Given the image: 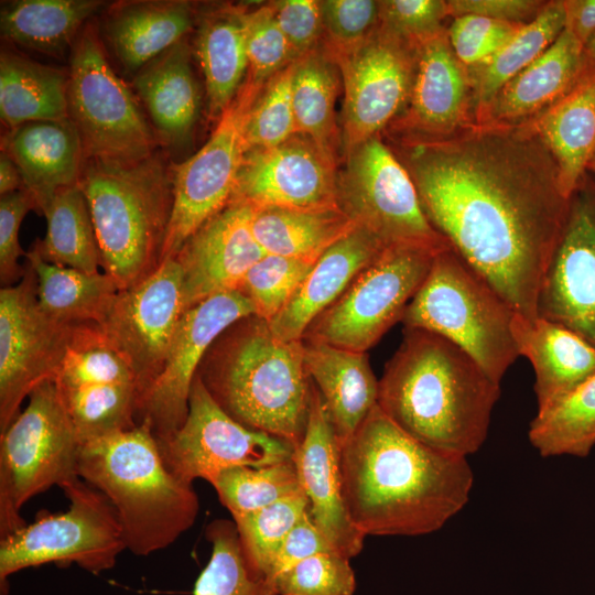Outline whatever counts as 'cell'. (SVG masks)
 Here are the masks:
<instances>
[{
    "instance_id": "obj_1",
    "label": "cell",
    "mask_w": 595,
    "mask_h": 595,
    "mask_svg": "<svg viewBox=\"0 0 595 595\" xmlns=\"http://www.w3.org/2000/svg\"><path fill=\"white\" fill-rule=\"evenodd\" d=\"M434 230L520 315L537 317L569 206L558 164L530 123H474L394 139Z\"/></svg>"
},
{
    "instance_id": "obj_2",
    "label": "cell",
    "mask_w": 595,
    "mask_h": 595,
    "mask_svg": "<svg viewBox=\"0 0 595 595\" xmlns=\"http://www.w3.org/2000/svg\"><path fill=\"white\" fill-rule=\"evenodd\" d=\"M339 445L343 496L365 536H423L468 501L474 475L466 456L412 437L378 407Z\"/></svg>"
},
{
    "instance_id": "obj_3",
    "label": "cell",
    "mask_w": 595,
    "mask_h": 595,
    "mask_svg": "<svg viewBox=\"0 0 595 595\" xmlns=\"http://www.w3.org/2000/svg\"><path fill=\"white\" fill-rule=\"evenodd\" d=\"M405 332L379 380L377 404L418 441L467 457L487 437L500 385L445 337Z\"/></svg>"
},
{
    "instance_id": "obj_4",
    "label": "cell",
    "mask_w": 595,
    "mask_h": 595,
    "mask_svg": "<svg viewBox=\"0 0 595 595\" xmlns=\"http://www.w3.org/2000/svg\"><path fill=\"white\" fill-rule=\"evenodd\" d=\"M197 375L237 422L295 447L303 440L313 390L303 340H283L267 321L250 315L214 342Z\"/></svg>"
},
{
    "instance_id": "obj_5",
    "label": "cell",
    "mask_w": 595,
    "mask_h": 595,
    "mask_svg": "<svg viewBox=\"0 0 595 595\" xmlns=\"http://www.w3.org/2000/svg\"><path fill=\"white\" fill-rule=\"evenodd\" d=\"M77 467L79 477L111 502L134 555L170 547L199 512L193 485L165 466L148 421L82 443Z\"/></svg>"
},
{
    "instance_id": "obj_6",
    "label": "cell",
    "mask_w": 595,
    "mask_h": 595,
    "mask_svg": "<svg viewBox=\"0 0 595 595\" xmlns=\"http://www.w3.org/2000/svg\"><path fill=\"white\" fill-rule=\"evenodd\" d=\"M172 166L158 153L136 162L86 159L78 181L90 212L104 272L120 290L160 264L172 209Z\"/></svg>"
},
{
    "instance_id": "obj_7",
    "label": "cell",
    "mask_w": 595,
    "mask_h": 595,
    "mask_svg": "<svg viewBox=\"0 0 595 595\" xmlns=\"http://www.w3.org/2000/svg\"><path fill=\"white\" fill-rule=\"evenodd\" d=\"M517 312L450 245L437 252L401 321L405 328L445 337L496 383L519 357L512 334Z\"/></svg>"
},
{
    "instance_id": "obj_8",
    "label": "cell",
    "mask_w": 595,
    "mask_h": 595,
    "mask_svg": "<svg viewBox=\"0 0 595 595\" xmlns=\"http://www.w3.org/2000/svg\"><path fill=\"white\" fill-rule=\"evenodd\" d=\"M0 437V536L23 528L21 507L79 477L80 442L53 380L37 386Z\"/></svg>"
},
{
    "instance_id": "obj_9",
    "label": "cell",
    "mask_w": 595,
    "mask_h": 595,
    "mask_svg": "<svg viewBox=\"0 0 595 595\" xmlns=\"http://www.w3.org/2000/svg\"><path fill=\"white\" fill-rule=\"evenodd\" d=\"M67 110L84 160L136 162L156 153L154 129L132 90L110 66L93 25H87L72 46Z\"/></svg>"
},
{
    "instance_id": "obj_10",
    "label": "cell",
    "mask_w": 595,
    "mask_h": 595,
    "mask_svg": "<svg viewBox=\"0 0 595 595\" xmlns=\"http://www.w3.org/2000/svg\"><path fill=\"white\" fill-rule=\"evenodd\" d=\"M68 510L37 518L0 541L1 593L10 575L47 563H75L99 574L115 566L127 549L117 512L108 498L80 477L62 487Z\"/></svg>"
},
{
    "instance_id": "obj_11",
    "label": "cell",
    "mask_w": 595,
    "mask_h": 595,
    "mask_svg": "<svg viewBox=\"0 0 595 595\" xmlns=\"http://www.w3.org/2000/svg\"><path fill=\"white\" fill-rule=\"evenodd\" d=\"M448 245L402 244L387 247L318 315L303 338L366 353L399 320L439 251Z\"/></svg>"
},
{
    "instance_id": "obj_12",
    "label": "cell",
    "mask_w": 595,
    "mask_h": 595,
    "mask_svg": "<svg viewBox=\"0 0 595 595\" xmlns=\"http://www.w3.org/2000/svg\"><path fill=\"white\" fill-rule=\"evenodd\" d=\"M263 85L246 77L207 142L174 166L172 209L160 263L174 258L184 244L231 201L248 151L245 138L247 119Z\"/></svg>"
},
{
    "instance_id": "obj_13",
    "label": "cell",
    "mask_w": 595,
    "mask_h": 595,
    "mask_svg": "<svg viewBox=\"0 0 595 595\" xmlns=\"http://www.w3.org/2000/svg\"><path fill=\"white\" fill-rule=\"evenodd\" d=\"M325 46L342 77L344 102L339 131L345 156L360 143L379 136L403 111L414 76L416 43L378 24L358 43Z\"/></svg>"
},
{
    "instance_id": "obj_14",
    "label": "cell",
    "mask_w": 595,
    "mask_h": 595,
    "mask_svg": "<svg viewBox=\"0 0 595 595\" xmlns=\"http://www.w3.org/2000/svg\"><path fill=\"white\" fill-rule=\"evenodd\" d=\"M345 159L338 171L337 204L356 225L386 247L447 244L424 215L409 172L379 136L354 148Z\"/></svg>"
},
{
    "instance_id": "obj_15",
    "label": "cell",
    "mask_w": 595,
    "mask_h": 595,
    "mask_svg": "<svg viewBox=\"0 0 595 595\" xmlns=\"http://www.w3.org/2000/svg\"><path fill=\"white\" fill-rule=\"evenodd\" d=\"M158 444L169 470L190 484L198 478L210 484L232 467L284 462L293 458L295 450L285 440L251 430L232 419L214 400L197 374L191 386L184 423Z\"/></svg>"
},
{
    "instance_id": "obj_16",
    "label": "cell",
    "mask_w": 595,
    "mask_h": 595,
    "mask_svg": "<svg viewBox=\"0 0 595 595\" xmlns=\"http://www.w3.org/2000/svg\"><path fill=\"white\" fill-rule=\"evenodd\" d=\"M74 325L61 324L40 307L29 267L21 281L0 291V433L41 383L54 380Z\"/></svg>"
},
{
    "instance_id": "obj_17",
    "label": "cell",
    "mask_w": 595,
    "mask_h": 595,
    "mask_svg": "<svg viewBox=\"0 0 595 595\" xmlns=\"http://www.w3.org/2000/svg\"><path fill=\"white\" fill-rule=\"evenodd\" d=\"M185 311L183 271L175 258H167L142 281L120 290L97 324L134 371L140 407L163 369Z\"/></svg>"
},
{
    "instance_id": "obj_18",
    "label": "cell",
    "mask_w": 595,
    "mask_h": 595,
    "mask_svg": "<svg viewBox=\"0 0 595 595\" xmlns=\"http://www.w3.org/2000/svg\"><path fill=\"white\" fill-rule=\"evenodd\" d=\"M250 315L255 307L240 290L212 295L184 312L163 369L139 411L140 422H149L158 442L184 423L193 379L210 346L228 327Z\"/></svg>"
},
{
    "instance_id": "obj_19",
    "label": "cell",
    "mask_w": 595,
    "mask_h": 595,
    "mask_svg": "<svg viewBox=\"0 0 595 595\" xmlns=\"http://www.w3.org/2000/svg\"><path fill=\"white\" fill-rule=\"evenodd\" d=\"M537 315L595 347V174L589 171L569 197L566 218L540 284Z\"/></svg>"
},
{
    "instance_id": "obj_20",
    "label": "cell",
    "mask_w": 595,
    "mask_h": 595,
    "mask_svg": "<svg viewBox=\"0 0 595 595\" xmlns=\"http://www.w3.org/2000/svg\"><path fill=\"white\" fill-rule=\"evenodd\" d=\"M337 159L295 133L268 149L246 152L231 199L252 207H338Z\"/></svg>"
},
{
    "instance_id": "obj_21",
    "label": "cell",
    "mask_w": 595,
    "mask_h": 595,
    "mask_svg": "<svg viewBox=\"0 0 595 595\" xmlns=\"http://www.w3.org/2000/svg\"><path fill=\"white\" fill-rule=\"evenodd\" d=\"M474 123L475 101L467 67L456 56L446 28L416 43L410 96L389 126L391 137L441 139Z\"/></svg>"
},
{
    "instance_id": "obj_22",
    "label": "cell",
    "mask_w": 595,
    "mask_h": 595,
    "mask_svg": "<svg viewBox=\"0 0 595 595\" xmlns=\"http://www.w3.org/2000/svg\"><path fill=\"white\" fill-rule=\"evenodd\" d=\"M252 207L231 199L174 257L183 271L185 310L224 292L240 290L250 268L267 253L250 226Z\"/></svg>"
},
{
    "instance_id": "obj_23",
    "label": "cell",
    "mask_w": 595,
    "mask_h": 595,
    "mask_svg": "<svg viewBox=\"0 0 595 595\" xmlns=\"http://www.w3.org/2000/svg\"><path fill=\"white\" fill-rule=\"evenodd\" d=\"M293 462L317 528L336 552L348 559L357 556L366 536L347 511L338 440L327 407L314 383L305 434L294 450Z\"/></svg>"
},
{
    "instance_id": "obj_24",
    "label": "cell",
    "mask_w": 595,
    "mask_h": 595,
    "mask_svg": "<svg viewBox=\"0 0 595 595\" xmlns=\"http://www.w3.org/2000/svg\"><path fill=\"white\" fill-rule=\"evenodd\" d=\"M589 71L584 46L564 29L536 61L497 91L477 113L476 122H531L567 95Z\"/></svg>"
},
{
    "instance_id": "obj_25",
    "label": "cell",
    "mask_w": 595,
    "mask_h": 595,
    "mask_svg": "<svg viewBox=\"0 0 595 595\" xmlns=\"http://www.w3.org/2000/svg\"><path fill=\"white\" fill-rule=\"evenodd\" d=\"M386 248L372 232L356 225L322 253L293 298L268 322L272 333L283 340H302L313 321Z\"/></svg>"
},
{
    "instance_id": "obj_26",
    "label": "cell",
    "mask_w": 595,
    "mask_h": 595,
    "mask_svg": "<svg viewBox=\"0 0 595 595\" xmlns=\"http://www.w3.org/2000/svg\"><path fill=\"white\" fill-rule=\"evenodd\" d=\"M133 87L158 139L174 149L192 140L202 111V93L186 39L140 68Z\"/></svg>"
},
{
    "instance_id": "obj_27",
    "label": "cell",
    "mask_w": 595,
    "mask_h": 595,
    "mask_svg": "<svg viewBox=\"0 0 595 595\" xmlns=\"http://www.w3.org/2000/svg\"><path fill=\"white\" fill-rule=\"evenodd\" d=\"M1 151L17 164L23 187L34 197L40 213L57 192L78 184L84 154L68 118L9 129L1 139Z\"/></svg>"
},
{
    "instance_id": "obj_28",
    "label": "cell",
    "mask_w": 595,
    "mask_h": 595,
    "mask_svg": "<svg viewBox=\"0 0 595 595\" xmlns=\"http://www.w3.org/2000/svg\"><path fill=\"white\" fill-rule=\"evenodd\" d=\"M512 334L519 356L527 357L533 367L538 410L555 403L595 375V347L564 326L516 313Z\"/></svg>"
},
{
    "instance_id": "obj_29",
    "label": "cell",
    "mask_w": 595,
    "mask_h": 595,
    "mask_svg": "<svg viewBox=\"0 0 595 595\" xmlns=\"http://www.w3.org/2000/svg\"><path fill=\"white\" fill-rule=\"evenodd\" d=\"M302 340L306 371L323 397L338 443L344 442L377 405L379 380L366 353Z\"/></svg>"
},
{
    "instance_id": "obj_30",
    "label": "cell",
    "mask_w": 595,
    "mask_h": 595,
    "mask_svg": "<svg viewBox=\"0 0 595 595\" xmlns=\"http://www.w3.org/2000/svg\"><path fill=\"white\" fill-rule=\"evenodd\" d=\"M196 20V11L190 1L126 2L109 13L106 35L122 66L137 73L186 39Z\"/></svg>"
},
{
    "instance_id": "obj_31",
    "label": "cell",
    "mask_w": 595,
    "mask_h": 595,
    "mask_svg": "<svg viewBox=\"0 0 595 595\" xmlns=\"http://www.w3.org/2000/svg\"><path fill=\"white\" fill-rule=\"evenodd\" d=\"M554 158L567 197L595 152V69L560 101L528 122Z\"/></svg>"
},
{
    "instance_id": "obj_32",
    "label": "cell",
    "mask_w": 595,
    "mask_h": 595,
    "mask_svg": "<svg viewBox=\"0 0 595 595\" xmlns=\"http://www.w3.org/2000/svg\"><path fill=\"white\" fill-rule=\"evenodd\" d=\"M241 7L226 6L199 18L195 48L209 115L219 119L248 75V56Z\"/></svg>"
},
{
    "instance_id": "obj_33",
    "label": "cell",
    "mask_w": 595,
    "mask_h": 595,
    "mask_svg": "<svg viewBox=\"0 0 595 595\" xmlns=\"http://www.w3.org/2000/svg\"><path fill=\"white\" fill-rule=\"evenodd\" d=\"M250 226L267 255L315 263L356 224L339 207L300 209L269 206L252 207Z\"/></svg>"
},
{
    "instance_id": "obj_34",
    "label": "cell",
    "mask_w": 595,
    "mask_h": 595,
    "mask_svg": "<svg viewBox=\"0 0 595 595\" xmlns=\"http://www.w3.org/2000/svg\"><path fill=\"white\" fill-rule=\"evenodd\" d=\"M0 116L8 129L31 121L67 119V72L3 50Z\"/></svg>"
},
{
    "instance_id": "obj_35",
    "label": "cell",
    "mask_w": 595,
    "mask_h": 595,
    "mask_svg": "<svg viewBox=\"0 0 595 595\" xmlns=\"http://www.w3.org/2000/svg\"><path fill=\"white\" fill-rule=\"evenodd\" d=\"M25 257L35 274L41 310L61 324H99L120 291L105 272L87 273L48 263L33 248Z\"/></svg>"
},
{
    "instance_id": "obj_36",
    "label": "cell",
    "mask_w": 595,
    "mask_h": 595,
    "mask_svg": "<svg viewBox=\"0 0 595 595\" xmlns=\"http://www.w3.org/2000/svg\"><path fill=\"white\" fill-rule=\"evenodd\" d=\"M340 86L338 65L323 41L295 61L292 104L296 133L310 137L336 159L340 148L336 117Z\"/></svg>"
},
{
    "instance_id": "obj_37",
    "label": "cell",
    "mask_w": 595,
    "mask_h": 595,
    "mask_svg": "<svg viewBox=\"0 0 595 595\" xmlns=\"http://www.w3.org/2000/svg\"><path fill=\"white\" fill-rule=\"evenodd\" d=\"M101 6L98 0L11 1L1 9V34L17 45L60 56Z\"/></svg>"
},
{
    "instance_id": "obj_38",
    "label": "cell",
    "mask_w": 595,
    "mask_h": 595,
    "mask_svg": "<svg viewBox=\"0 0 595 595\" xmlns=\"http://www.w3.org/2000/svg\"><path fill=\"white\" fill-rule=\"evenodd\" d=\"M46 234L33 249L44 261L97 273L101 258L86 197L80 186L57 192L42 208Z\"/></svg>"
},
{
    "instance_id": "obj_39",
    "label": "cell",
    "mask_w": 595,
    "mask_h": 595,
    "mask_svg": "<svg viewBox=\"0 0 595 595\" xmlns=\"http://www.w3.org/2000/svg\"><path fill=\"white\" fill-rule=\"evenodd\" d=\"M565 29L563 0L548 1L540 14L487 60L468 66L477 113L511 78L536 61Z\"/></svg>"
},
{
    "instance_id": "obj_40",
    "label": "cell",
    "mask_w": 595,
    "mask_h": 595,
    "mask_svg": "<svg viewBox=\"0 0 595 595\" xmlns=\"http://www.w3.org/2000/svg\"><path fill=\"white\" fill-rule=\"evenodd\" d=\"M529 440L544 457H585L595 445V375L555 403L538 410Z\"/></svg>"
},
{
    "instance_id": "obj_41",
    "label": "cell",
    "mask_w": 595,
    "mask_h": 595,
    "mask_svg": "<svg viewBox=\"0 0 595 595\" xmlns=\"http://www.w3.org/2000/svg\"><path fill=\"white\" fill-rule=\"evenodd\" d=\"M82 443L134 428L140 393L134 383H106L58 389Z\"/></svg>"
},
{
    "instance_id": "obj_42",
    "label": "cell",
    "mask_w": 595,
    "mask_h": 595,
    "mask_svg": "<svg viewBox=\"0 0 595 595\" xmlns=\"http://www.w3.org/2000/svg\"><path fill=\"white\" fill-rule=\"evenodd\" d=\"M212 555L198 575L193 595H277L248 565L234 520L215 519L205 530Z\"/></svg>"
},
{
    "instance_id": "obj_43",
    "label": "cell",
    "mask_w": 595,
    "mask_h": 595,
    "mask_svg": "<svg viewBox=\"0 0 595 595\" xmlns=\"http://www.w3.org/2000/svg\"><path fill=\"white\" fill-rule=\"evenodd\" d=\"M210 484L231 517L303 491L293 458L262 467H232L221 472Z\"/></svg>"
},
{
    "instance_id": "obj_44",
    "label": "cell",
    "mask_w": 595,
    "mask_h": 595,
    "mask_svg": "<svg viewBox=\"0 0 595 595\" xmlns=\"http://www.w3.org/2000/svg\"><path fill=\"white\" fill-rule=\"evenodd\" d=\"M310 510L302 491L259 510L232 516L248 565L259 577L267 571L284 538Z\"/></svg>"
},
{
    "instance_id": "obj_45",
    "label": "cell",
    "mask_w": 595,
    "mask_h": 595,
    "mask_svg": "<svg viewBox=\"0 0 595 595\" xmlns=\"http://www.w3.org/2000/svg\"><path fill=\"white\" fill-rule=\"evenodd\" d=\"M295 62L273 75L262 86L246 125L248 150L275 147L296 133L292 79Z\"/></svg>"
},
{
    "instance_id": "obj_46",
    "label": "cell",
    "mask_w": 595,
    "mask_h": 595,
    "mask_svg": "<svg viewBox=\"0 0 595 595\" xmlns=\"http://www.w3.org/2000/svg\"><path fill=\"white\" fill-rule=\"evenodd\" d=\"M313 264L266 255L250 268L240 291L251 301L255 315L270 322L293 298Z\"/></svg>"
},
{
    "instance_id": "obj_47",
    "label": "cell",
    "mask_w": 595,
    "mask_h": 595,
    "mask_svg": "<svg viewBox=\"0 0 595 595\" xmlns=\"http://www.w3.org/2000/svg\"><path fill=\"white\" fill-rule=\"evenodd\" d=\"M350 559L338 552L310 556L268 582L277 595H354Z\"/></svg>"
},
{
    "instance_id": "obj_48",
    "label": "cell",
    "mask_w": 595,
    "mask_h": 595,
    "mask_svg": "<svg viewBox=\"0 0 595 595\" xmlns=\"http://www.w3.org/2000/svg\"><path fill=\"white\" fill-rule=\"evenodd\" d=\"M248 75L252 82L264 84L298 58L281 31L271 3L244 11Z\"/></svg>"
},
{
    "instance_id": "obj_49",
    "label": "cell",
    "mask_w": 595,
    "mask_h": 595,
    "mask_svg": "<svg viewBox=\"0 0 595 595\" xmlns=\"http://www.w3.org/2000/svg\"><path fill=\"white\" fill-rule=\"evenodd\" d=\"M523 25L479 15H461L452 19L447 34L456 56L468 67L495 54Z\"/></svg>"
},
{
    "instance_id": "obj_50",
    "label": "cell",
    "mask_w": 595,
    "mask_h": 595,
    "mask_svg": "<svg viewBox=\"0 0 595 595\" xmlns=\"http://www.w3.org/2000/svg\"><path fill=\"white\" fill-rule=\"evenodd\" d=\"M323 42L329 47L358 43L379 24V1L320 0Z\"/></svg>"
},
{
    "instance_id": "obj_51",
    "label": "cell",
    "mask_w": 595,
    "mask_h": 595,
    "mask_svg": "<svg viewBox=\"0 0 595 595\" xmlns=\"http://www.w3.org/2000/svg\"><path fill=\"white\" fill-rule=\"evenodd\" d=\"M379 4V24L413 43L447 28L444 24L450 17L446 1L386 0Z\"/></svg>"
},
{
    "instance_id": "obj_52",
    "label": "cell",
    "mask_w": 595,
    "mask_h": 595,
    "mask_svg": "<svg viewBox=\"0 0 595 595\" xmlns=\"http://www.w3.org/2000/svg\"><path fill=\"white\" fill-rule=\"evenodd\" d=\"M36 209L34 197L22 187L1 196L0 199V278L2 284L10 286L24 273L19 259L26 256L19 242V230L25 215Z\"/></svg>"
},
{
    "instance_id": "obj_53",
    "label": "cell",
    "mask_w": 595,
    "mask_h": 595,
    "mask_svg": "<svg viewBox=\"0 0 595 595\" xmlns=\"http://www.w3.org/2000/svg\"><path fill=\"white\" fill-rule=\"evenodd\" d=\"M270 3L275 20L296 58L321 43L323 25L318 1L280 0Z\"/></svg>"
},
{
    "instance_id": "obj_54",
    "label": "cell",
    "mask_w": 595,
    "mask_h": 595,
    "mask_svg": "<svg viewBox=\"0 0 595 595\" xmlns=\"http://www.w3.org/2000/svg\"><path fill=\"white\" fill-rule=\"evenodd\" d=\"M333 551L335 550L317 528L309 510L280 544L264 580L270 582L280 573L310 556Z\"/></svg>"
},
{
    "instance_id": "obj_55",
    "label": "cell",
    "mask_w": 595,
    "mask_h": 595,
    "mask_svg": "<svg viewBox=\"0 0 595 595\" xmlns=\"http://www.w3.org/2000/svg\"><path fill=\"white\" fill-rule=\"evenodd\" d=\"M540 0H450L446 1L450 18L479 15L494 20L528 24L545 7Z\"/></svg>"
},
{
    "instance_id": "obj_56",
    "label": "cell",
    "mask_w": 595,
    "mask_h": 595,
    "mask_svg": "<svg viewBox=\"0 0 595 595\" xmlns=\"http://www.w3.org/2000/svg\"><path fill=\"white\" fill-rule=\"evenodd\" d=\"M565 29L585 46L595 36V0H563Z\"/></svg>"
},
{
    "instance_id": "obj_57",
    "label": "cell",
    "mask_w": 595,
    "mask_h": 595,
    "mask_svg": "<svg viewBox=\"0 0 595 595\" xmlns=\"http://www.w3.org/2000/svg\"><path fill=\"white\" fill-rule=\"evenodd\" d=\"M23 187L20 171L11 156L1 151L0 154V194L1 196Z\"/></svg>"
},
{
    "instance_id": "obj_58",
    "label": "cell",
    "mask_w": 595,
    "mask_h": 595,
    "mask_svg": "<svg viewBox=\"0 0 595 595\" xmlns=\"http://www.w3.org/2000/svg\"><path fill=\"white\" fill-rule=\"evenodd\" d=\"M584 57L588 69H595V36L584 46Z\"/></svg>"
},
{
    "instance_id": "obj_59",
    "label": "cell",
    "mask_w": 595,
    "mask_h": 595,
    "mask_svg": "<svg viewBox=\"0 0 595 595\" xmlns=\"http://www.w3.org/2000/svg\"><path fill=\"white\" fill-rule=\"evenodd\" d=\"M587 171L595 174V152H594V154L592 155V158L589 160V163L587 165Z\"/></svg>"
}]
</instances>
